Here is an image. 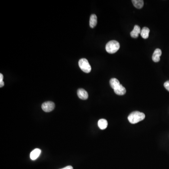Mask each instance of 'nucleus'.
<instances>
[{
    "label": "nucleus",
    "mask_w": 169,
    "mask_h": 169,
    "mask_svg": "<svg viewBox=\"0 0 169 169\" xmlns=\"http://www.w3.org/2000/svg\"><path fill=\"white\" fill-rule=\"evenodd\" d=\"M4 82L2 81V82H0V87L1 88H2L4 86Z\"/></svg>",
    "instance_id": "obj_18"
},
{
    "label": "nucleus",
    "mask_w": 169,
    "mask_h": 169,
    "mask_svg": "<svg viewBox=\"0 0 169 169\" xmlns=\"http://www.w3.org/2000/svg\"><path fill=\"white\" fill-rule=\"evenodd\" d=\"M77 94L79 98L83 100L88 99V92L83 88L78 89L77 91Z\"/></svg>",
    "instance_id": "obj_6"
},
{
    "label": "nucleus",
    "mask_w": 169,
    "mask_h": 169,
    "mask_svg": "<svg viewBox=\"0 0 169 169\" xmlns=\"http://www.w3.org/2000/svg\"><path fill=\"white\" fill-rule=\"evenodd\" d=\"M108 122L105 119H100L98 121V126L101 130H104L108 126Z\"/></svg>",
    "instance_id": "obj_10"
},
{
    "label": "nucleus",
    "mask_w": 169,
    "mask_h": 169,
    "mask_svg": "<svg viewBox=\"0 0 169 169\" xmlns=\"http://www.w3.org/2000/svg\"><path fill=\"white\" fill-rule=\"evenodd\" d=\"M162 55V51L160 49H157L155 50L153 56L152 60L154 62H158L160 60V56Z\"/></svg>",
    "instance_id": "obj_5"
},
{
    "label": "nucleus",
    "mask_w": 169,
    "mask_h": 169,
    "mask_svg": "<svg viewBox=\"0 0 169 169\" xmlns=\"http://www.w3.org/2000/svg\"><path fill=\"white\" fill-rule=\"evenodd\" d=\"M164 87L168 91H169V80L167 81L164 83Z\"/></svg>",
    "instance_id": "obj_15"
},
{
    "label": "nucleus",
    "mask_w": 169,
    "mask_h": 169,
    "mask_svg": "<svg viewBox=\"0 0 169 169\" xmlns=\"http://www.w3.org/2000/svg\"><path fill=\"white\" fill-rule=\"evenodd\" d=\"M120 49V43L116 40H113L109 41L106 46V51L110 54L116 53Z\"/></svg>",
    "instance_id": "obj_2"
},
{
    "label": "nucleus",
    "mask_w": 169,
    "mask_h": 169,
    "mask_svg": "<svg viewBox=\"0 0 169 169\" xmlns=\"http://www.w3.org/2000/svg\"><path fill=\"white\" fill-rule=\"evenodd\" d=\"M141 29L140 27L138 25L134 26L133 30L130 33L131 37L133 38H136L138 37L139 33H141Z\"/></svg>",
    "instance_id": "obj_7"
},
{
    "label": "nucleus",
    "mask_w": 169,
    "mask_h": 169,
    "mask_svg": "<svg viewBox=\"0 0 169 169\" xmlns=\"http://www.w3.org/2000/svg\"><path fill=\"white\" fill-rule=\"evenodd\" d=\"M145 118V114L139 111H134L128 116V120L131 124H135L142 121Z\"/></svg>",
    "instance_id": "obj_1"
},
{
    "label": "nucleus",
    "mask_w": 169,
    "mask_h": 169,
    "mask_svg": "<svg viewBox=\"0 0 169 169\" xmlns=\"http://www.w3.org/2000/svg\"><path fill=\"white\" fill-rule=\"evenodd\" d=\"M3 76L2 73L0 74V82L3 81Z\"/></svg>",
    "instance_id": "obj_17"
},
{
    "label": "nucleus",
    "mask_w": 169,
    "mask_h": 169,
    "mask_svg": "<svg viewBox=\"0 0 169 169\" xmlns=\"http://www.w3.org/2000/svg\"><path fill=\"white\" fill-rule=\"evenodd\" d=\"M55 105L52 101H46L42 104L41 106L42 110L46 112L52 111L55 108Z\"/></svg>",
    "instance_id": "obj_4"
},
{
    "label": "nucleus",
    "mask_w": 169,
    "mask_h": 169,
    "mask_svg": "<svg viewBox=\"0 0 169 169\" xmlns=\"http://www.w3.org/2000/svg\"><path fill=\"white\" fill-rule=\"evenodd\" d=\"M114 91L116 94L119 95H124L126 93V88L122 84H120V86L114 89Z\"/></svg>",
    "instance_id": "obj_9"
},
{
    "label": "nucleus",
    "mask_w": 169,
    "mask_h": 169,
    "mask_svg": "<svg viewBox=\"0 0 169 169\" xmlns=\"http://www.w3.org/2000/svg\"><path fill=\"white\" fill-rule=\"evenodd\" d=\"M41 154V150L39 148H35L31 152L30 154V158L32 160H35L38 158Z\"/></svg>",
    "instance_id": "obj_8"
},
{
    "label": "nucleus",
    "mask_w": 169,
    "mask_h": 169,
    "mask_svg": "<svg viewBox=\"0 0 169 169\" xmlns=\"http://www.w3.org/2000/svg\"><path fill=\"white\" fill-rule=\"evenodd\" d=\"M97 23V16L95 14H92L90 16V21H89V24L90 27L93 28L96 26Z\"/></svg>",
    "instance_id": "obj_11"
},
{
    "label": "nucleus",
    "mask_w": 169,
    "mask_h": 169,
    "mask_svg": "<svg viewBox=\"0 0 169 169\" xmlns=\"http://www.w3.org/2000/svg\"><path fill=\"white\" fill-rule=\"evenodd\" d=\"M78 65L81 70L85 73H88L91 72V65L86 58L80 59L78 62Z\"/></svg>",
    "instance_id": "obj_3"
},
{
    "label": "nucleus",
    "mask_w": 169,
    "mask_h": 169,
    "mask_svg": "<svg viewBox=\"0 0 169 169\" xmlns=\"http://www.w3.org/2000/svg\"><path fill=\"white\" fill-rule=\"evenodd\" d=\"M110 85L111 86V88L114 89L118 87V86L120 85V81L118 79L116 78H112L110 80Z\"/></svg>",
    "instance_id": "obj_13"
},
{
    "label": "nucleus",
    "mask_w": 169,
    "mask_h": 169,
    "mask_svg": "<svg viewBox=\"0 0 169 169\" xmlns=\"http://www.w3.org/2000/svg\"><path fill=\"white\" fill-rule=\"evenodd\" d=\"M135 8L141 9L143 7L144 1L143 0H132V1Z\"/></svg>",
    "instance_id": "obj_14"
},
{
    "label": "nucleus",
    "mask_w": 169,
    "mask_h": 169,
    "mask_svg": "<svg viewBox=\"0 0 169 169\" xmlns=\"http://www.w3.org/2000/svg\"><path fill=\"white\" fill-rule=\"evenodd\" d=\"M149 32H150V30L149 28L146 27H144L141 30V35L142 38H143L144 39H147L148 37L149 36Z\"/></svg>",
    "instance_id": "obj_12"
},
{
    "label": "nucleus",
    "mask_w": 169,
    "mask_h": 169,
    "mask_svg": "<svg viewBox=\"0 0 169 169\" xmlns=\"http://www.w3.org/2000/svg\"><path fill=\"white\" fill-rule=\"evenodd\" d=\"M73 169V168L72 166H67L66 167H64V168H62V169Z\"/></svg>",
    "instance_id": "obj_16"
}]
</instances>
